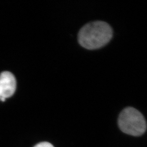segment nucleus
I'll return each instance as SVG.
<instances>
[{"instance_id":"39448f33","label":"nucleus","mask_w":147,"mask_h":147,"mask_svg":"<svg viewBox=\"0 0 147 147\" xmlns=\"http://www.w3.org/2000/svg\"><path fill=\"white\" fill-rule=\"evenodd\" d=\"M1 92H0V100H1Z\"/></svg>"},{"instance_id":"7ed1b4c3","label":"nucleus","mask_w":147,"mask_h":147,"mask_svg":"<svg viewBox=\"0 0 147 147\" xmlns=\"http://www.w3.org/2000/svg\"><path fill=\"white\" fill-rule=\"evenodd\" d=\"M16 87L15 76L9 71H3L0 74L1 100L4 101L5 99L11 97L14 94Z\"/></svg>"},{"instance_id":"f257e3e1","label":"nucleus","mask_w":147,"mask_h":147,"mask_svg":"<svg viewBox=\"0 0 147 147\" xmlns=\"http://www.w3.org/2000/svg\"><path fill=\"white\" fill-rule=\"evenodd\" d=\"M113 30L110 25L102 21L90 22L86 24L78 33V42L85 49L93 50L104 47L110 42Z\"/></svg>"},{"instance_id":"f03ea898","label":"nucleus","mask_w":147,"mask_h":147,"mask_svg":"<svg viewBox=\"0 0 147 147\" xmlns=\"http://www.w3.org/2000/svg\"><path fill=\"white\" fill-rule=\"evenodd\" d=\"M118 126L121 131L133 136H140L147 130V122L142 113L136 109L127 107L118 117Z\"/></svg>"},{"instance_id":"20e7f679","label":"nucleus","mask_w":147,"mask_h":147,"mask_svg":"<svg viewBox=\"0 0 147 147\" xmlns=\"http://www.w3.org/2000/svg\"><path fill=\"white\" fill-rule=\"evenodd\" d=\"M34 147H54L52 144L47 142L39 143L36 144Z\"/></svg>"}]
</instances>
